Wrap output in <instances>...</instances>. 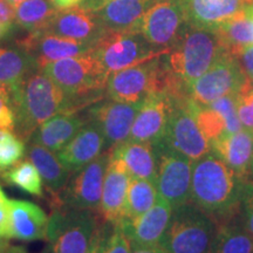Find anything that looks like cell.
<instances>
[{"label": "cell", "instance_id": "cell-24", "mask_svg": "<svg viewBox=\"0 0 253 253\" xmlns=\"http://www.w3.org/2000/svg\"><path fill=\"white\" fill-rule=\"evenodd\" d=\"M158 0H114L94 12L107 32H136L145 12Z\"/></svg>", "mask_w": 253, "mask_h": 253}, {"label": "cell", "instance_id": "cell-40", "mask_svg": "<svg viewBox=\"0 0 253 253\" xmlns=\"http://www.w3.org/2000/svg\"><path fill=\"white\" fill-rule=\"evenodd\" d=\"M15 113L12 106L11 94L0 93V130L14 131Z\"/></svg>", "mask_w": 253, "mask_h": 253}, {"label": "cell", "instance_id": "cell-51", "mask_svg": "<svg viewBox=\"0 0 253 253\" xmlns=\"http://www.w3.org/2000/svg\"><path fill=\"white\" fill-rule=\"evenodd\" d=\"M246 11L249 12V14L251 15V18L253 19V4H252V5H248V6H246Z\"/></svg>", "mask_w": 253, "mask_h": 253}, {"label": "cell", "instance_id": "cell-21", "mask_svg": "<svg viewBox=\"0 0 253 253\" xmlns=\"http://www.w3.org/2000/svg\"><path fill=\"white\" fill-rule=\"evenodd\" d=\"M210 148L243 181H249L253 158V131L243 128L233 134H224L211 143Z\"/></svg>", "mask_w": 253, "mask_h": 253}, {"label": "cell", "instance_id": "cell-36", "mask_svg": "<svg viewBox=\"0 0 253 253\" xmlns=\"http://www.w3.org/2000/svg\"><path fill=\"white\" fill-rule=\"evenodd\" d=\"M130 251L131 243L125 231L119 224H113L110 232L106 233L102 230L95 253H130Z\"/></svg>", "mask_w": 253, "mask_h": 253}, {"label": "cell", "instance_id": "cell-34", "mask_svg": "<svg viewBox=\"0 0 253 253\" xmlns=\"http://www.w3.org/2000/svg\"><path fill=\"white\" fill-rule=\"evenodd\" d=\"M195 119L199 130L210 145L220 136L226 134L225 121L221 118L220 114L211 107H202L197 104L195 109Z\"/></svg>", "mask_w": 253, "mask_h": 253}, {"label": "cell", "instance_id": "cell-30", "mask_svg": "<svg viewBox=\"0 0 253 253\" xmlns=\"http://www.w3.org/2000/svg\"><path fill=\"white\" fill-rule=\"evenodd\" d=\"M56 12L50 0H23L14 6L15 24L28 33L42 32Z\"/></svg>", "mask_w": 253, "mask_h": 253}, {"label": "cell", "instance_id": "cell-37", "mask_svg": "<svg viewBox=\"0 0 253 253\" xmlns=\"http://www.w3.org/2000/svg\"><path fill=\"white\" fill-rule=\"evenodd\" d=\"M209 107L219 113L221 118L224 119L226 134H233V132L242 130L243 126L240 123L238 112H237V93L220 97Z\"/></svg>", "mask_w": 253, "mask_h": 253}, {"label": "cell", "instance_id": "cell-50", "mask_svg": "<svg viewBox=\"0 0 253 253\" xmlns=\"http://www.w3.org/2000/svg\"><path fill=\"white\" fill-rule=\"evenodd\" d=\"M0 93H9L8 88L4 84H1V82H0Z\"/></svg>", "mask_w": 253, "mask_h": 253}, {"label": "cell", "instance_id": "cell-2", "mask_svg": "<svg viewBox=\"0 0 253 253\" xmlns=\"http://www.w3.org/2000/svg\"><path fill=\"white\" fill-rule=\"evenodd\" d=\"M243 185L244 181L210 151L194 162L190 203L218 223L239 212Z\"/></svg>", "mask_w": 253, "mask_h": 253}, {"label": "cell", "instance_id": "cell-10", "mask_svg": "<svg viewBox=\"0 0 253 253\" xmlns=\"http://www.w3.org/2000/svg\"><path fill=\"white\" fill-rule=\"evenodd\" d=\"M170 97L172 99V112L166 135L161 142L196 162L211 151L210 144L196 122L195 109L197 103L188 94Z\"/></svg>", "mask_w": 253, "mask_h": 253}, {"label": "cell", "instance_id": "cell-41", "mask_svg": "<svg viewBox=\"0 0 253 253\" xmlns=\"http://www.w3.org/2000/svg\"><path fill=\"white\" fill-rule=\"evenodd\" d=\"M0 237L8 239L12 238L8 198L6 197L1 189H0Z\"/></svg>", "mask_w": 253, "mask_h": 253}, {"label": "cell", "instance_id": "cell-11", "mask_svg": "<svg viewBox=\"0 0 253 253\" xmlns=\"http://www.w3.org/2000/svg\"><path fill=\"white\" fill-rule=\"evenodd\" d=\"M154 147L157 158L158 195L172 209L189 203L194 162L178 151L170 149L162 142Z\"/></svg>", "mask_w": 253, "mask_h": 253}, {"label": "cell", "instance_id": "cell-22", "mask_svg": "<svg viewBox=\"0 0 253 253\" xmlns=\"http://www.w3.org/2000/svg\"><path fill=\"white\" fill-rule=\"evenodd\" d=\"M104 153V138L99 126L87 121L71 142L59 151L60 161L71 171H77Z\"/></svg>", "mask_w": 253, "mask_h": 253}, {"label": "cell", "instance_id": "cell-35", "mask_svg": "<svg viewBox=\"0 0 253 253\" xmlns=\"http://www.w3.org/2000/svg\"><path fill=\"white\" fill-rule=\"evenodd\" d=\"M26 153L25 141L13 131L5 130L0 138V171L4 172L21 161Z\"/></svg>", "mask_w": 253, "mask_h": 253}, {"label": "cell", "instance_id": "cell-16", "mask_svg": "<svg viewBox=\"0 0 253 253\" xmlns=\"http://www.w3.org/2000/svg\"><path fill=\"white\" fill-rule=\"evenodd\" d=\"M172 112V99L164 91L148 96L132 123L128 141L157 144L166 135Z\"/></svg>", "mask_w": 253, "mask_h": 253}, {"label": "cell", "instance_id": "cell-19", "mask_svg": "<svg viewBox=\"0 0 253 253\" xmlns=\"http://www.w3.org/2000/svg\"><path fill=\"white\" fill-rule=\"evenodd\" d=\"M172 208L158 195L156 203L142 216L119 224L132 245H156L171 219Z\"/></svg>", "mask_w": 253, "mask_h": 253}, {"label": "cell", "instance_id": "cell-33", "mask_svg": "<svg viewBox=\"0 0 253 253\" xmlns=\"http://www.w3.org/2000/svg\"><path fill=\"white\" fill-rule=\"evenodd\" d=\"M2 179L32 196L42 197V179L39 171L30 160L19 161L11 169L2 172Z\"/></svg>", "mask_w": 253, "mask_h": 253}, {"label": "cell", "instance_id": "cell-23", "mask_svg": "<svg viewBox=\"0 0 253 253\" xmlns=\"http://www.w3.org/2000/svg\"><path fill=\"white\" fill-rule=\"evenodd\" d=\"M86 123L87 119L84 114H59L43 122L33 132L28 142L40 144L58 154L71 142L72 138Z\"/></svg>", "mask_w": 253, "mask_h": 253}, {"label": "cell", "instance_id": "cell-28", "mask_svg": "<svg viewBox=\"0 0 253 253\" xmlns=\"http://www.w3.org/2000/svg\"><path fill=\"white\" fill-rule=\"evenodd\" d=\"M27 157L39 171L41 179L49 192H56L63 188L72 175V171L63 164L54 151L42 145L30 142Z\"/></svg>", "mask_w": 253, "mask_h": 253}, {"label": "cell", "instance_id": "cell-55", "mask_svg": "<svg viewBox=\"0 0 253 253\" xmlns=\"http://www.w3.org/2000/svg\"><path fill=\"white\" fill-rule=\"evenodd\" d=\"M4 131L5 130H0V138H1V136H2V134H4Z\"/></svg>", "mask_w": 253, "mask_h": 253}, {"label": "cell", "instance_id": "cell-8", "mask_svg": "<svg viewBox=\"0 0 253 253\" xmlns=\"http://www.w3.org/2000/svg\"><path fill=\"white\" fill-rule=\"evenodd\" d=\"M93 53L110 75L140 65L168 52L154 47L140 32H106L95 43Z\"/></svg>", "mask_w": 253, "mask_h": 253}, {"label": "cell", "instance_id": "cell-17", "mask_svg": "<svg viewBox=\"0 0 253 253\" xmlns=\"http://www.w3.org/2000/svg\"><path fill=\"white\" fill-rule=\"evenodd\" d=\"M129 181L130 175L126 164L119 158L110 156L97 209V213L106 223L116 225L122 221Z\"/></svg>", "mask_w": 253, "mask_h": 253}, {"label": "cell", "instance_id": "cell-3", "mask_svg": "<svg viewBox=\"0 0 253 253\" xmlns=\"http://www.w3.org/2000/svg\"><path fill=\"white\" fill-rule=\"evenodd\" d=\"M15 113L14 131L24 141L39 126L63 113H79L77 103L42 71L28 75L20 89L11 95Z\"/></svg>", "mask_w": 253, "mask_h": 253}, {"label": "cell", "instance_id": "cell-9", "mask_svg": "<svg viewBox=\"0 0 253 253\" xmlns=\"http://www.w3.org/2000/svg\"><path fill=\"white\" fill-rule=\"evenodd\" d=\"M112 153H103L81 169L73 171L61 190L52 194V209H86L97 211L103 181Z\"/></svg>", "mask_w": 253, "mask_h": 253}, {"label": "cell", "instance_id": "cell-47", "mask_svg": "<svg viewBox=\"0 0 253 253\" xmlns=\"http://www.w3.org/2000/svg\"><path fill=\"white\" fill-rule=\"evenodd\" d=\"M5 253H28V252L24 248H21V246H11V245H9V248L6 250Z\"/></svg>", "mask_w": 253, "mask_h": 253}, {"label": "cell", "instance_id": "cell-38", "mask_svg": "<svg viewBox=\"0 0 253 253\" xmlns=\"http://www.w3.org/2000/svg\"><path fill=\"white\" fill-rule=\"evenodd\" d=\"M237 112L243 128L253 131V82L249 78L237 93Z\"/></svg>", "mask_w": 253, "mask_h": 253}, {"label": "cell", "instance_id": "cell-39", "mask_svg": "<svg viewBox=\"0 0 253 253\" xmlns=\"http://www.w3.org/2000/svg\"><path fill=\"white\" fill-rule=\"evenodd\" d=\"M239 214L245 229L253 237V183L250 181L244 182L243 185Z\"/></svg>", "mask_w": 253, "mask_h": 253}, {"label": "cell", "instance_id": "cell-15", "mask_svg": "<svg viewBox=\"0 0 253 253\" xmlns=\"http://www.w3.org/2000/svg\"><path fill=\"white\" fill-rule=\"evenodd\" d=\"M95 43L68 39L48 32H37L28 33L25 39L19 41L18 46L33 58L40 71L48 63L91 52Z\"/></svg>", "mask_w": 253, "mask_h": 253}, {"label": "cell", "instance_id": "cell-7", "mask_svg": "<svg viewBox=\"0 0 253 253\" xmlns=\"http://www.w3.org/2000/svg\"><path fill=\"white\" fill-rule=\"evenodd\" d=\"M166 67L162 55L140 65L112 73L106 93L110 100L123 103H142L148 96L163 91Z\"/></svg>", "mask_w": 253, "mask_h": 253}, {"label": "cell", "instance_id": "cell-29", "mask_svg": "<svg viewBox=\"0 0 253 253\" xmlns=\"http://www.w3.org/2000/svg\"><path fill=\"white\" fill-rule=\"evenodd\" d=\"M216 225L210 253H253V237L245 229L239 212Z\"/></svg>", "mask_w": 253, "mask_h": 253}, {"label": "cell", "instance_id": "cell-48", "mask_svg": "<svg viewBox=\"0 0 253 253\" xmlns=\"http://www.w3.org/2000/svg\"><path fill=\"white\" fill-rule=\"evenodd\" d=\"M9 248L8 238H4V237H0V253H5L6 250Z\"/></svg>", "mask_w": 253, "mask_h": 253}, {"label": "cell", "instance_id": "cell-25", "mask_svg": "<svg viewBox=\"0 0 253 253\" xmlns=\"http://www.w3.org/2000/svg\"><path fill=\"white\" fill-rule=\"evenodd\" d=\"M12 238L34 242L45 239L48 226V216L40 207L32 202L8 199Z\"/></svg>", "mask_w": 253, "mask_h": 253}, {"label": "cell", "instance_id": "cell-44", "mask_svg": "<svg viewBox=\"0 0 253 253\" xmlns=\"http://www.w3.org/2000/svg\"><path fill=\"white\" fill-rule=\"evenodd\" d=\"M130 253H167L160 244L156 245H132Z\"/></svg>", "mask_w": 253, "mask_h": 253}, {"label": "cell", "instance_id": "cell-56", "mask_svg": "<svg viewBox=\"0 0 253 253\" xmlns=\"http://www.w3.org/2000/svg\"><path fill=\"white\" fill-rule=\"evenodd\" d=\"M93 253H95V251H94V252H93Z\"/></svg>", "mask_w": 253, "mask_h": 253}, {"label": "cell", "instance_id": "cell-1", "mask_svg": "<svg viewBox=\"0 0 253 253\" xmlns=\"http://www.w3.org/2000/svg\"><path fill=\"white\" fill-rule=\"evenodd\" d=\"M227 53L216 32L186 25L172 48L162 55L167 72L166 91L189 94L190 84Z\"/></svg>", "mask_w": 253, "mask_h": 253}, {"label": "cell", "instance_id": "cell-26", "mask_svg": "<svg viewBox=\"0 0 253 253\" xmlns=\"http://www.w3.org/2000/svg\"><path fill=\"white\" fill-rule=\"evenodd\" d=\"M112 156L126 164L130 177L148 179L156 184L157 158L153 144L126 141L112 151Z\"/></svg>", "mask_w": 253, "mask_h": 253}, {"label": "cell", "instance_id": "cell-31", "mask_svg": "<svg viewBox=\"0 0 253 253\" xmlns=\"http://www.w3.org/2000/svg\"><path fill=\"white\" fill-rule=\"evenodd\" d=\"M214 32L225 48L235 56L243 49L253 46V19L246 8Z\"/></svg>", "mask_w": 253, "mask_h": 253}, {"label": "cell", "instance_id": "cell-32", "mask_svg": "<svg viewBox=\"0 0 253 253\" xmlns=\"http://www.w3.org/2000/svg\"><path fill=\"white\" fill-rule=\"evenodd\" d=\"M157 186L148 179L130 177L122 220H130L142 216L156 203Z\"/></svg>", "mask_w": 253, "mask_h": 253}, {"label": "cell", "instance_id": "cell-20", "mask_svg": "<svg viewBox=\"0 0 253 253\" xmlns=\"http://www.w3.org/2000/svg\"><path fill=\"white\" fill-rule=\"evenodd\" d=\"M42 32L73 40L97 42L107 31L101 26L94 12L82 6H75L67 9H58L48 26Z\"/></svg>", "mask_w": 253, "mask_h": 253}, {"label": "cell", "instance_id": "cell-53", "mask_svg": "<svg viewBox=\"0 0 253 253\" xmlns=\"http://www.w3.org/2000/svg\"><path fill=\"white\" fill-rule=\"evenodd\" d=\"M250 182L253 183V158H252V169H251V176H250Z\"/></svg>", "mask_w": 253, "mask_h": 253}, {"label": "cell", "instance_id": "cell-54", "mask_svg": "<svg viewBox=\"0 0 253 253\" xmlns=\"http://www.w3.org/2000/svg\"><path fill=\"white\" fill-rule=\"evenodd\" d=\"M245 2L248 5H252L253 4V0H245Z\"/></svg>", "mask_w": 253, "mask_h": 253}, {"label": "cell", "instance_id": "cell-4", "mask_svg": "<svg viewBox=\"0 0 253 253\" xmlns=\"http://www.w3.org/2000/svg\"><path fill=\"white\" fill-rule=\"evenodd\" d=\"M40 71L75 101L79 110L101 100L109 78L93 50L48 63Z\"/></svg>", "mask_w": 253, "mask_h": 253}, {"label": "cell", "instance_id": "cell-14", "mask_svg": "<svg viewBox=\"0 0 253 253\" xmlns=\"http://www.w3.org/2000/svg\"><path fill=\"white\" fill-rule=\"evenodd\" d=\"M143 103V102H142ZM142 103H123L118 101H97L84 114L87 121L99 126L104 138V153L129 140L132 123Z\"/></svg>", "mask_w": 253, "mask_h": 253}, {"label": "cell", "instance_id": "cell-6", "mask_svg": "<svg viewBox=\"0 0 253 253\" xmlns=\"http://www.w3.org/2000/svg\"><path fill=\"white\" fill-rule=\"evenodd\" d=\"M216 230V221L189 202L172 209L160 245L167 253H210Z\"/></svg>", "mask_w": 253, "mask_h": 253}, {"label": "cell", "instance_id": "cell-12", "mask_svg": "<svg viewBox=\"0 0 253 253\" xmlns=\"http://www.w3.org/2000/svg\"><path fill=\"white\" fill-rule=\"evenodd\" d=\"M246 80L248 75L238 58L227 53L203 75L190 84L188 93L196 103L207 107L220 97L238 93Z\"/></svg>", "mask_w": 253, "mask_h": 253}, {"label": "cell", "instance_id": "cell-13", "mask_svg": "<svg viewBox=\"0 0 253 253\" xmlns=\"http://www.w3.org/2000/svg\"><path fill=\"white\" fill-rule=\"evenodd\" d=\"M186 26L181 0H158L136 27L157 49L169 52Z\"/></svg>", "mask_w": 253, "mask_h": 253}, {"label": "cell", "instance_id": "cell-46", "mask_svg": "<svg viewBox=\"0 0 253 253\" xmlns=\"http://www.w3.org/2000/svg\"><path fill=\"white\" fill-rule=\"evenodd\" d=\"M50 1L58 9H67L75 7V6H80L84 0H50Z\"/></svg>", "mask_w": 253, "mask_h": 253}, {"label": "cell", "instance_id": "cell-27", "mask_svg": "<svg viewBox=\"0 0 253 253\" xmlns=\"http://www.w3.org/2000/svg\"><path fill=\"white\" fill-rule=\"evenodd\" d=\"M39 71L26 50L20 47H0V82L13 95L20 89L28 75Z\"/></svg>", "mask_w": 253, "mask_h": 253}, {"label": "cell", "instance_id": "cell-45", "mask_svg": "<svg viewBox=\"0 0 253 253\" xmlns=\"http://www.w3.org/2000/svg\"><path fill=\"white\" fill-rule=\"evenodd\" d=\"M110 1H114V0H84L80 6L86 9H89L91 12H96L100 8H102L103 6L109 4Z\"/></svg>", "mask_w": 253, "mask_h": 253}, {"label": "cell", "instance_id": "cell-18", "mask_svg": "<svg viewBox=\"0 0 253 253\" xmlns=\"http://www.w3.org/2000/svg\"><path fill=\"white\" fill-rule=\"evenodd\" d=\"M181 2L186 25L210 31H216L248 6L245 0H181Z\"/></svg>", "mask_w": 253, "mask_h": 253}, {"label": "cell", "instance_id": "cell-49", "mask_svg": "<svg viewBox=\"0 0 253 253\" xmlns=\"http://www.w3.org/2000/svg\"><path fill=\"white\" fill-rule=\"evenodd\" d=\"M7 34H8V32L6 31L5 28L1 26V25H0V40L4 39V38H5L6 36H7Z\"/></svg>", "mask_w": 253, "mask_h": 253}, {"label": "cell", "instance_id": "cell-52", "mask_svg": "<svg viewBox=\"0 0 253 253\" xmlns=\"http://www.w3.org/2000/svg\"><path fill=\"white\" fill-rule=\"evenodd\" d=\"M8 1H9V2H11V4H12V5H13V7H14V6H15V5H18V4H19V2H21V1H23V0H8Z\"/></svg>", "mask_w": 253, "mask_h": 253}, {"label": "cell", "instance_id": "cell-42", "mask_svg": "<svg viewBox=\"0 0 253 253\" xmlns=\"http://www.w3.org/2000/svg\"><path fill=\"white\" fill-rule=\"evenodd\" d=\"M15 24L14 7L8 0H0V25L6 31L11 32Z\"/></svg>", "mask_w": 253, "mask_h": 253}, {"label": "cell", "instance_id": "cell-43", "mask_svg": "<svg viewBox=\"0 0 253 253\" xmlns=\"http://www.w3.org/2000/svg\"><path fill=\"white\" fill-rule=\"evenodd\" d=\"M236 56L238 58L240 65H242L248 78L253 82V46L243 49Z\"/></svg>", "mask_w": 253, "mask_h": 253}, {"label": "cell", "instance_id": "cell-5", "mask_svg": "<svg viewBox=\"0 0 253 253\" xmlns=\"http://www.w3.org/2000/svg\"><path fill=\"white\" fill-rule=\"evenodd\" d=\"M96 212L86 209H52L46 236L52 253H93L103 230Z\"/></svg>", "mask_w": 253, "mask_h": 253}]
</instances>
